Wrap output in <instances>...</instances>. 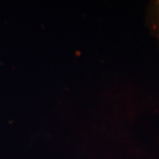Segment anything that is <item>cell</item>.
<instances>
[{"mask_svg": "<svg viewBox=\"0 0 159 159\" xmlns=\"http://www.w3.org/2000/svg\"><path fill=\"white\" fill-rule=\"evenodd\" d=\"M156 18H155V25H156V30L159 35V1L156 3Z\"/></svg>", "mask_w": 159, "mask_h": 159, "instance_id": "1", "label": "cell"}]
</instances>
